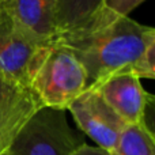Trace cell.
Instances as JSON below:
<instances>
[{"label":"cell","instance_id":"cell-10","mask_svg":"<svg viewBox=\"0 0 155 155\" xmlns=\"http://www.w3.org/2000/svg\"><path fill=\"white\" fill-rule=\"evenodd\" d=\"M114 155H155L154 134L147 123L125 124L120 132Z\"/></svg>","mask_w":155,"mask_h":155},{"label":"cell","instance_id":"cell-3","mask_svg":"<svg viewBox=\"0 0 155 155\" xmlns=\"http://www.w3.org/2000/svg\"><path fill=\"white\" fill-rule=\"evenodd\" d=\"M84 140L70 127L65 110L41 107L16 134L4 155H72Z\"/></svg>","mask_w":155,"mask_h":155},{"label":"cell","instance_id":"cell-11","mask_svg":"<svg viewBox=\"0 0 155 155\" xmlns=\"http://www.w3.org/2000/svg\"><path fill=\"white\" fill-rule=\"evenodd\" d=\"M146 0H106V8L118 16H129V14Z\"/></svg>","mask_w":155,"mask_h":155},{"label":"cell","instance_id":"cell-4","mask_svg":"<svg viewBox=\"0 0 155 155\" xmlns=\"http://www.w3.org/2000/svg\"><path fill=\"white\" fill-rule=\"evenodd\" d=\"M78 128L97 143V147L113 153L125 123L93 88H86L68 106Z\"/></svg>","mask_w":155,"mask_h":155},{"label":"cell","instance_id":"cell-13","mask_svg":"<svg viewBox=\"0 0 155 155\" xmlns=\"http://www.w3.org/2000/svg\"><path fill=\"white\" fill-rule=\"evenodd\" d=\"M110 154H112V155H114V154H113V153H110Z\"/></svg>","mask_w":155,"mask_h":155},{"label":"cell","instance_id":"cell-8","mask_svg":"<svg viewBox=\"0 0 155 155\" xmlns=\"http://www.w3.org/2000/svg\"><path fill=\"white\" fill-rule=\"evenodd\" d=\"M0 8L41 45L56 41V0H0Z\"/></svg>","mask_w":155,"mask_h":155},{"label":"cell","instance_id":"cell-7","mask_svg":"<svg viewBox=\"0 0 155 155\" xmlns=\"http://www.w3.org/2000/svg\"><path fill=\"white\" fill-rule=\"evenodd\" d=\"M41 107L30 88L0 74V155L5 154L16 134Z\"/></svg>","mask_w":155,"mask_h":155},{"label":"cell","instance_id":"cell-9","mask_svg":"<svg viewBox=\"0 0 155 155\" xmlns=\"http://www.w3.org/2000/svg\"><path fill=\"white\" fill-rule=\"evenodd\" d=\"M113 15L106 8V0H56L57 38L84 35Z\"/></svg>","mask_w":155,"mask_h":155},{"label":"cell","instance_id":"cell-12","mask_svg":"<svg viewBox=\"0 0 155 155\" xmlns=\"http://www.w3.org/2000/svg\"><path fill=\"white\" fill-rule=\"evenodd\" d=\"M72 155H112L109 151L102 150V148L97 147V146H90V144H82Z\"/></svg>","mask_w":155,"mask_h":155},{"label":"cell","instance_id":"cell-5","mask_svg":"<svg viewBox=\"0 0 155 155\" xmlns=\"http://www.w3.org/2000/svg\"><path fill=\"white\" fill-rule=\"evenodd\" d=\"M46 45L31 38L0 8V74L30 88L31 70Z\"/></svg>","mask_w":155,"mask_h":155},{"label":"cell","instance_id":"cell-6","mask_svg":"<svg viewBox=\"0 0 155 155\" xmlns=\"http://www.w3.org/2000/svg\"><path fill=\"white\" fill-rule=\"evenodd\" d=\"M87 88L95 90L125 124L147 123V110L154 97L131 74L113 75Z\"/></svg>","mask_w":155,"mask_h":155},{"label":"cell","instance_id":"cell-2","mask_svg":"<svg viewBox=\"0 0 155 155\" xmlns=\"http://www.w3.org/2000/svg\"><path fill=\"white\" fill-rule=\"evenodd\" d=\"M29 86L42 107L67 110L86 90L87 76L72 51L54 41L41 49Z\"/></svg>","mask_w":155,"mask_h":155},{"label":"cell","instance_id":"cell-1","mask_svg":"<svg viewBox=\"0 0 155 155\" xmlns=\"http://www.w3.org/2000/svg\"><path fill=\"white\" fill-rule=\"evenodd\" d=\"M56 41L72 51L84 68L90 87L118 74L136 76L142 57L155 44V30L129 16L113 15L87 34Z\"/></svg>","mask_w":155,"mask_h":155}]
</instances>
